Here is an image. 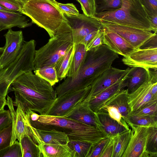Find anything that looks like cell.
I'll use <instances>...</instances> for the list:
<instances>
[{
  "instance_id": "6da1fadb",
  "label": "cell",
  "mask_w": 157,
  "mask_h": 157,
  "mask_svg": "<svg viewBox=\"0 0 157 157\" xmlns=\"http://www.w3.org/2000/svg\"><path fill=\"white\" fill-rule=\"evenodd\" d=\"M13 91L15 100L25 112L30 110L47 115L56 100V91L48 82L32 71L25 72L11 84L9 92Z\"/></svg>"
},
{
  "instance_id": "7a4b0ae2",
  "label": "cell",
  "mask_w": 157,
  "mask_h": 157,
  "mask_svg": "<svg viewBox=\"0 0 157 157\" xmlns=\"http://www.w3.org/2000/svg\"><path fill=\"white\" fill-rule=\"evenodd\" d=\"M118 58L117 54L105 44L87 51L84 63L77 75L66 77L55 89L57 98L64 94L86 88L111 67Z\"/></svg>"
},
{
  "instance_id": "3957f363",
  "label": "cell",
  "mask_w": 157,
  "mask_h": 157,
  "mask_svg": "<svg viewBox=\"0 0 157 157\" xmlns=\"http://www.w3.org/2000/svg\"><path fill=\"white\" fill-rule=\"evenodd\" d=\"M29 121L31 126L36 128H53L64 132L70 141H84L94 144L108 137L101 128L65 117L39 114L36 120Z\"/></svg>"
},
{
  "instance_id": "277c9868",
  "label": "cell",
  "mask_w": 157,
  "mask_h": 157,
  "mask_svg": "<svg viewBox=\"0 0 157 157\" xmlns=\"http://www.w3.org/2000/svg\"><path fill=\"white\" fill-rule=\"evenodd\" d=\"M21 13L44 29L51 38L71 31L63 14L47 0H29L23 4Z\"/></svg>"
},
{
  "instance_id": "5b68a950",
  "label": "cell",
  "mask_w": 157,
  "mask_h": 157,
  "mask_svg": "<svg viewBox=\"0 0 157 157\" xmlns=\"http://www.w3.org/2000/svg\"><path fill=\"white\" fill-rule=\"evenodd\" d=\"M120 8L95 14L100 21L153 31L149 17L140 0H121Z\"/></svg>"
},
{
  "instance_id": "8992f818",
  "label": "cell",
  "mask_w": 157,
  "mask_h": 157,
  "mask_svg": "<svg viewBox=\"0 0 157 157\" xmlns=\"http://www.w3.org/2000/svg\"><path fill=\"white\" fill-rule=\"evenodd\" d=\"M36 43L34 40L25 41L16 59L0 73V95L6 97L12 82L23 73L35 70L34 65Z\"/></svg>"
},
{
  "instance_id": "52a82bcc",
  "label": "cell",
  "mask_w": 157,
  "mask_h": 157,
  "mask_svg": "<svg viewBox=\"0 0 157 157\" xmlns=\"http://www.w3.org/2000/svg\"><path fill=\"white\" fill-rule=\"evenodd\" d=\"M73 44L71 31L51 37L46 44L36 50L35 70L47 66L55 67Z\"/></svg>"
},
{
  "instance_id": "ba28073f",
  "label": "cell",
  "mask_w": 157,
  "mask_h": 157,
  "mask_svg": "<svg viewBox=\"0 0 157 157\" xmlns=\"http://www.w3.org/2000/svg\"><path fill=\"white\" fill-rule=\"evenodd\" d=\"M71 29L74 44H78L88 34L103 28L101 22L94 17L79 13L77 15L63 14Z\"/></svg>"
},
{
  "instance_id": "9c48e42d",
  "label": "cell",
  "mask_w": 157,
  "mask_h": 157,
  "mask_svg": "<svg viewBox=\"0 0 157 157\" xmlns=\"http://www.w3.org/2000/svg\"><path fill=\"white\" fill-rule=\"evenodd\" d=\"M103 26L115 32L131 44L136 49L140 48L157 33L113 23L100 21Z\"/></svg>"
},
{
  "instance_id": "30bf717a",
  "label": "cell",
  "mask_w": 157,
  "mask_h": 157,
  "mask_svg": "<svg viewBox=\"0 0 157 157\" xmlns=\"http://www.w3.org/2000/svg\"><path fill=\"white\" fill-rule=\"evenodd\" d=\"M90 89L91 86H90L82 89L66 93L57 98L47 115L64 117L77 104L86 98Z\"/></svg>"
},
{
  "instance_id": "8fae6325",
  "label": "cell",
  "mask_w": 157,
  "mask_h": 157,
  "mask_svg": "<svg viewBox=\"0 0 157 157\" xmlns=\"http://www.w3.org/2000/svg\"><path fill=\"white\" fill-rule=\"evenodd\" d=\"M7 105L12 119V132L10 145L17 139L19 143L25 135L29 136L33 139L31 125L26 115L25 112L19 103L13 104L12 98L7 95Z\"/></svg>"
},
{
  "instance_id": "7c38bea8",
  "label": "cell",
  "mask_w": 157,
  "mask_h": 157,
  "mask_svg": "<svg viewBox=\"0 0 157 157\" xmlns=\"http://www.w3.org/2000/svg\"><path fill=\"white\" fill-rule=\"evenodd\" d=\"M4 36L6 39L5 49L0 57V69L7 67L20 53L25 42L22 32L9 29Z\"/></svg>"
},
{
  "instance_id": "4fadbf2b",
  "label": "cell",
  "mask_w": 157,
  "mask_h": 157,
  "mask_svg": "<svg viewBox=\"0 0 157 157\" xmlns=\"http://www.w3.org/2000/svg\"><path fill=\"white\" fill-rule=\"evenodd\" d=\"M131 67H139L147 70H157V47H146L136 49L122 59Z\"/></svg>"
},
{
  "instance_id": "5bb4252c",
  "label": "cell",
  "mask_w": 157,
  "mask_h": 157,
  "mask_svg": "<svg viewBox=\"0 0 157 157\" xmlns=\"http://www.w3.org/2000/svg\"><path fill=\"white\" fill-rule=\"evenodd\" d=\"M156 82L157 71L149 70L147 80L136 90L128 94V103L131 112L139 109L151 101L157 100L153 98L151 93L152 86Z\"/></svg>"
},
{
  "instance_id": "9a60e30c",
  "label": "cell",
  "mask_w": 157,
  "mask_h": 157,
  "mask_svg": "<svg viewBox=\"0 0 157 157\" xmlns=\"http://www.w3.org/2000/svg\"><path fill=\"white\" fill-rule=\"evenodd\" d=\"M130 68L120 69L111 67L96 78L90 85V91L85 99L89 100L104 90L123 78Z\"/></svg>"
},
{
  "instance_id": "2e32d148",
  "label": "cell",
  "mask_w": 157,
  "mask_h": 157,
  "mask_svg": "<svg viewBox=\"0 0 157 157\" xmlns=\"http://www.w3.org/2000/svg\"><path fill=\"white\" fill-rule=\"evenodd\" d=\"M131 135L122 157H146V147L148 128L129 125Z\"/></svg>"
},
{
  "instance_id": "e0dca14e",
  "label": "cell",
  "mask_w": 157,
  "mask_h": 157,
  "mask_svg": "<svg viewBox=\"0 0 157 157\" xmlns=\"http://www.w3.org/2000/svg\"><path fill=\"white\" fill-rule=\"evenodd\" d=\"M64 117L84 124L101 128L96 113L92 110L90 107L89 101L86 99L77 104Z\"/></svg>"
},
{
  "instance_id": "ac0fdd59",
  "label": "cell",
  "mask_w": 157,
  "mask_h": 157,
  "mask_svg": "<svg viewBox=\"0 0 157 157\" xmlns=\"http://www.w3.org/2000/svg\"><path fill=\"white\" fill-rule=\"evenodd\" d=\"M103 44L117 54L125 57L136 50L129 43L117 33L103 27Z\"/></svg>"
},
{
  "instance_id": "d6986e66",
  "label": "cell",
  "mask_w": 157,
  "mask_h": 157,
  "mask_svg": "<svg viewBox=\"0 0 157 157\" xmlns=\"http://www.w3.org/2000/svg\"><path fill=\"white\" fill-rule=\"evenodd\" d=\"M128 73L121 79L89 100L90 107L94 112L97 113L101 110L109 98L126 87L124 80Z\"/></svg>"
},
{
  "instance_id": "ffe728a7",
  "label": "cell",
  "mask_w": 157,
  "mask_h": 157,
  "mask_svg": "<svg viewBox=\"0 0 157 157\" xmlns=\"http://www.w3.org/2000/svg\"><path fill=\"white\" fill-rule=\"evenodd\" d=\"M32 132L33 139L36 143L37 140H40L48 144H67L70 141L65 132L54 129H40L33 127Z\"/></svg>"
},
{
  "instance_id": "44dd1931",
  "label": "cell",
  "mask_w": 157,
  "mask_h": 157,
  "mask_svg": "<svg viewBox=\"0 0 157 157\" xmlns=\"http://www.w3.org/2000/svg\"><path fill=\"white\" fill-rule=\"evenodd\" d=\"M32 23L19 12L0 10V31L15 27L25 28Z\"/></svg>"
},
{
  "instance_id": "7402d4cb",
  "label": "cell",
  "mask_w": 157,
  "mask_h": 157,
  "mask_svg": "<svg viewBox=\"0 0 157 157\" xmlns=\"http://www.w3.org/2000/svg\"><path fill=\"white\" fill-rule=\"evenodd\" d=\"M128 94L127 89H124L109 98L104 105L115 107L128 124L129 117L131 112L128 103Z\"/></svg>"
},
{
  "instance_id": "603a6c76",
  "label": "cell",
  "mask_w": 157,
  "mask_h": 157,
  "mask_svg": "<svg viewBox=\"0 0 157 157\" xmlns=\"http://www.w3.org/2000/svg\"><path fill=\"white\" fill-rule=\"evenodd\" d=\"M149 70L139 67H133L130 69L124 80L128 94L136 90L147 80Z\"/></svg>"
},
{
  "instance_id": "cb8c5ba5",
  "label": "cell",
  "mask_w": 157,
  "mask_h": 157,
  "mask_svg": "<svg viewBox=\"0 0 157 157\" xmlns=\"http://www.w3.org/2000/svg\"><path fill=\"white\" fill-rule=\"evenodd\" d=\"M100 127L107 136L111 137L127 130L109 116L107 111L103 109L96 113Z\"/></svg>"
},
{
  "instance_id": "d4e9b609",
  "label": "cell",
  "mask_w": 157,
  "mask_h": 157,
  "mask_svg": "<svg viewBox=\"0 0 157 157\" xmlns=\"http://www.w3.org/2000/svg\"><path fill=\"white\" fill-rule=\"evenodd\" d=\"M36 143L39 146L42 157H73L72 151L68 144H48L40 140H37Z\"/></svg>"
},
{
  "instance_id": "484cf974",
  "label": "cell",
  "mask_w": 157,
  "mask_h": 157,
  "mask_svg": "<svg viewBox=\"0 0 157 157\" xmlns=\"http://www.w3.org/2000/svg\"><path fill=\"white\" fill-rule=\"evenodd\" d=\"M86 53L87 51L83 45L81 44H75L74 54L67 77H74L77 75L84 63Z\"/></svg>"
},
{
  "instance_id": "4316f807",
  "label": "cell",
  "mask_w": 157,
  "mask_h": 157,
  "mask_svg": "<svg viewBox=\"0 0 157 157\" xmlns=\"http://www.w3.org/2000/svg\"><path fill=\"white\" fill-rule=\"evenodd\" d=\"M131 128L113 137V148L112 157H122L130 138Z\"/></svg>"
},
{
  "instance_id": "83f0119b",
  "label": "cell",
  "mask_w": 157,
  "mask_h": 157,
  "mask_svg": "<svg viewBox=\"0 0 157 157\" xmlns=\"http://www.w3.org/2000/svg\"><path fill=\"white\" fill-rule=\"evenodd\" d=\"M75 44L71 46L67 53L60 59L55 67L59 80L67 77L70 65L74 54Z\"/></svg>"
},
{
  "instance_id": "f1b7e54d",
  "label": "cell",
  "mask_w": 157,
  "mask_h": 157,
  "mask_svg": "<svg viewBox=\"0 0 157 157\" xmlns=\"http://www.w3.org/2000/svg\"><path fill=\"white\" fill-rule=\"evenodd\" d=\"M20 143L22 157H42L39 145L29 136L24 135Z\"/></svg>"
},
{
  "instance_id": "f546056e",
  "label": "cell",
  "mask_w": 157,
  "mask_h": 157,
  "mask_svg": "<svg viewBox=\"0 0 157 157\" xmlns=\"http://www.w3.org/2000/svg\"><path fill=\"white\" fill-rule=\"evenodd\" d=\"M68 144L73 157H88L93 145L90 143L79 141H70Z\"/></svg>"
},
{
  "instance_id": "4dcf8cb0",
  "label": "cell",
  "mask_w": 157,
  "mask_h": 157,
  "mask_svg": "<svg viewBox=\"0 0 157 157\" xmlns=\"http://www.w3.org/2000/svg\"><path fill=\"white\" fill-rule=\"evenodd\" d=\"M146 157H157V127L148 128Z\"/></svg>"
},
{
  "instance_id": "1f68e13d",
  "label": "cell",
  "mask_w": 157,
  "mask_h": 157,
  "mask_svg": "<svg viewBox=\"0 0 157 157\" xmlns=\"http://www.w3.org/2000/svg\"><path fill=\"white\" fill-rule=\"evenodd\" d=\"M128 125L131 124L149 128L157 127V116H137L130 114Z\"/></svg>"
},
{
  "instance_id": "d6a6232c",
  "label": "cell",
  "mask_w": 157,
  "mask_h": 157,
  "mask_svg": "<svg viewBox=\"0 0 157 157\" xmlns=\"http://www.w3.org/2000/svg\"><path fill=\"white\" fill-rule=\"evenodd\" d=\"M34 74L48 82L52 86L58 82L56 71L55 67L47 66L34 70Z\"/></svg>"
},
{
  "instance_id": "836d02e7",
  "label": "cell",
  "mask_w": 157,
  "mask_h": 157,
  "mask_svg": "<svg viewBox=\"0 0 157 157\" xmlns=\"http://www.w3.org/2000/svg\"><path fill=\"white\" fill-rule=\"evenodd\" d=\"M96 14L113 11L120 8L121 0H94Z\"/></svg>"
},
{
  "instance_id": "e575fe53",
  "label": "cell",
  "mask_w": 157,
  "mask_h": 157,
  "mask_svg": "<svg viewBox=\"0 0 157 157\" xmlns=\"http://www.w3.org/2000/svg\"><path fill=\"white\" fill-rule=\"evenodd\" d=\"M130 114L157 116V100L151 101L139 109L132 111Z\"/></svg>"
},
{
  "instance_id": "d590c367",
  "label": "cell",
  "mask_w": 157,
  "mask_h": 157,
  "mask_svg": "<svg viewBox=\"0 0 157 157\" xmlns=\"http://www.w3.org/2000/svg\"><path fill=\"white\" fill-rule=\"evenodd\" d=\"M22 157L20 143L16 140L11 145L0 151V157Z\"/></svg>"
},
{
  "instance_id": "8d00e7d4",
  "label": "cell",
  "mask_w": 157,
  "mask_h": 157,
  "mask_svg": "<svg viewBox=\"0 0 157 157\" xmlns=\"http://www.w3.org/2000/svg\"><path fill=\"white\" fill-rule=\"evenodd\" d=\"M102 109L107 111L110 117L124 127L127 130L130 129V127L124 120L121 114L115 107L112 106L105 105Z\"/></svg>"
},
{
  "instance_id": "74e56055",
  "label": "cell",
  "mask_w": 157,
  "mask_h": 157,
  "mask_svg": "<svg viewBox=\"0 0 157 157\" xmlns=\"http://www.w3.org/2000/svg\"><path fill=\"white\" fill-rule=\"evenodd\" d=\"M12 128V124L0 131V151L10 145Z\"/></svg>"
},
{
  "instance_id": "f35d334b",
  "label": "cell",
  "mask_w": 157,
  "mask_h": 157,
  "mask_svg": "<svg viewBox=\"0 0 157 157\" xmlns=\"http://www.w3.org/2000/svg\"><path fill=\"white\" fill-rule=\"evenodd\" d=\"M80 4L83 13L87 16L94 17L96 14L94 0H76Z\"/></svg>"
},
{
  "instance_id": "ab89813d",
  "label": "cell",
  "mask_w": 157,
  "mask_h": 157,
  "mask_svg": "<svg viewBox=\"0 0 157 157\" xmlns=\"http://www.w3.org/2000/svg\"><path fill=\"white\" fill-rule=\"evenodd\" d=\"M55 5L63 14L76 15L79 13L78 10L72 3L63 4L56 1Z\"/></svg>"
},
{
  "instance_id": "60d3db41",
  "label": "cell",
  "mask_w": 157,
  "mask_h": 157,
  "mask_svg": "<svg viewBox=\"0 0 157 157\" xmlns=\"http://www.w3.org/2000/svg\"><path fill=\"white\" fill-rule=\"evenodd\" d=\"M109 138L110 137H106L97 143L93 144L88 157H100L104 148Z\"/></svg>"
},
{
  "instance_id": "b9f144b4",
  "label": "cell",
  "mask_w": 157,
  "mask_h": 157,
  "mask_svg": "<svg viewBox=\"0 0 157 157\" xmlns=\"http://www.w3.org/2000/svg\"><path fill=\"white\" fill-rule=\"evenodd\" d=\"M0 5L10 10L21 13L23 4L13 0H0Z\"/></svg>"
},
{
  "instance_id": "7bdbcfd3",
  "label": "cell",
  "mask_w": 157,
  "mask_h": 157,
  "mask_svg": "<svg viewBox=\"0 0 157 157\" xmlns=\"http://www.w3.org/2000/svg\"><path fill=\"white\" fill-rule=\"evenodd\" d=\"M12 124V119L9 110L0 111V131L7 128Z\"/></svg>"
},
{
  "instance_id": "ee69618b",
  "label": "cell",
  "mask_w": 157,
  "mask_h": 157,
  "mask_svg": "<svg viewBox=\"0 0 157 157\" xmlns=\"http://www.w3.org/2000/svg\"><path fill=\"white\" fill-rule=\"evenodd\" d=\"M104 31L101 29L94 36L86 48V51L103 44Z\"/></svg>"
},
{
  "instance_id": "f6af8a7d",
  "label": "cell",
  "mask_w": 157,
  "mask_h": 157,
  "mask_svg": "<svg viewBox=\"0 0 157 157\" xmlns=\"http://www.w3.org/2000/svg\"><path fill=\"white\" fill-rule=\"evenodd\" d=\"M146 12L157 14V0H140Z\"/></svg>"
},
{
  "instance_id": "bcb514c9",
  "label": "cell",
  "mask_w": 157,
  "mask_h": 157,
  "mask_svg": "<svg viewBox=\"0 0 157 157\" xmlns=\"http://www.w3.org/2000/svg\"><path fill=\"white\" fill-rule=\"evenodd\" d=\"M113 148V140L112 137L105 144L100 157H112Z\"/></svg>"
},
{
  "instance_id": "7dc6e473",
  "label": "cell",
  "mask_w": 157,
  "mask_h": 157,
  "mask_svg": "<svg viewBox=\"0 0 157 157\" xmlns=\"http://www.w3.org/2000/svg\"><path fill=\"white\" fill-rule=\"evenodd\" d=\"M99 30L98 31L93 32L88 34L84 37L79 44H81L83 45L86 48L92 39L97 33Z\"/></svg>"
},
{
  "instance_id": "c3c4849f",
  "label": "cell",
  "mask_w": 157,
  "mask_h": 157,
  "mask_svg": "<svg viewBox=\"0 0 157 157\" xmlns=\"http://www.w3.org/2000/svg\"><path fill=\"white\" fill-rule=\"evenodd\" d=\"M150 19L151 25L155 32H157V14L146 12Z\"/></svg>"
},
{
  "instance_id": "681fc988",
  "label": "cell",
  "mask_w": 157,
  "mask_h": 157,
  "mask_svg": "<svg viewBox=\"0 0 157 157\" xmlns=\"http://www.w3.org/2000/svg\"><path fill=\"white\" fill-rule=\"evenodd\" d=\"M151 93L153 98L157 99V82L153 84L151 88Z\"/></svg>"
},
{
  "instance_id": "f907efd6",
  "label": "cell",
  "mask_w": 157,
  "mask_h": 157,
  "mask_svg": "<svg viewBox=\"0 0 157 157\" xmlns=\"http://www.w3.org/2000/svg\"><path fill=\"white\" fill-rule=\"evenodd\" d=\"M7 105L6 98L0 95V111L4 110L5 106Z\"/></svg>"
},
{
  "instance_id": "816d5d0a",
  "label": "cell",
  "mask_w": 157,
  "mask_h": 157,
  "mask_svg": "<svg viewBox=\"0 0 157 157\" xmlns=\"http://www.w3.org/2000/svg\"><path fill=\"white\" fill-rule=\"evenodd\" d=\"M0 10H2L7 11H11L8 10L0 5Z\"/></svg>"
},
{
  "instance_id": "f5cc1de1",
  "label": "cell",
  "mask_w": 157,
  "mask_h": 157,
  "mask_svg": "<svg viewBox=\"0 0 157 157\" xmlns=\"http://www.w3.org/2000/svg\"><path fill=\"white\" fill-rule=\"evenodd\" d=\"M4 48L3 47H0V57L3 53V52L4 50Z\"/></svg>"
},
{
  "instance_id": "db71d44e",
  "label": "cell",
  "mask_w": 157,
  "mask_h": 157,
  "mask_svg": "<svg viewBox=\"0 0 157 157\" xmlns=\"http://www.w3.org/2000/svg\"><path fill=\"white\" fill-rule=\"evenodd\" d=\"M18 0L23 5L24 3L28 1L29 0Z\"/></svg>"
},
{
  "instance_id": "11a10c76",
  "label": "cell",
  "mask_w": 157,
  "mask_h": 157,
  "mask_svg": "<svg viewBox=\"0 0 157 157\" xmlns=\"http://www.w3.org/2000/svg\"><path fill=\"white\" fill-rule=\"evenodd\" d=\"M48 1H49L50 2H52L55 5V3L56 2V1L55 0H47Z\"/></svg>"
},
{
  "instance_id": "9f6ffc18",
  "label": "cell",
  "mask_w": 157,
  "mask_h": 157,
  "mask_svg": "<svg viewBox=\"0 0 157 157\" xmlns=\"http://www.w3.org/2000/svg\"><path fill=\"white\" fill-rule=\"evenodd\" d=\"M2 69H0V73L1 72Z\"/></svg>"
},
{
  "instance_id": "6f0895ef",
  "label": "cell",
  "mask_w": 157,
  "mask_h": 157,
  "mask_svg": "<svg viewBox=\"0 0 157 157\" xmlns=\"http://www.w3.org/2000/svg\"><path fill=\"white\" fill-rule=\"evenodd\" d=\"M13 0V1H18V2H20L18 0Z\"/></svg>"
},
{
  "instance_id": "680465c9",
  "label": "cell",
  "mask_w": 157,
  "mask_h": 157,
  "mask_svg": "<svg viewBox=\"0 0 157 157\" xmlns=\"http://www.w3.org/2000/svg\"></svg>"
}]
</instances>
